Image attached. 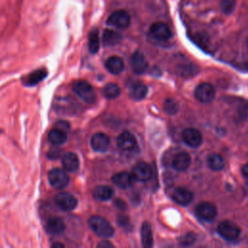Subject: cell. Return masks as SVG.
<instances>
[{"mask_svg":"<svg viewBox=\"0 0 248 248\" xmlns=\"http://www.w3.org/2000/svg\"><path fill=\"white\" fill-rule=\"evenodd\" d=\"M88 225L90 229L100 237L108 238L114 234V229L112 225L104 217L92 216L88 220Z\"/></svg>","mask_w":248,"mask_h":248,"instance_id":"cell-1","label":"cell"},{"mask_svg":"<svg viewBox=\"0 0 248 248\" xmlns=\"http://www.w3.org/2000/svg\"><path fill=\"white\" fill-rule=\"evenodd\" d=\"M73 91L85 103L93 104L96 101V93L89 82L78 80L73 85Z\"/></svg>","mask_w":248,"mask_h":248,"instance_id":"cell-2","label":"cell"},{"mask_svg":"<svg viewBox=\"0 0 248 248\" xmlns=\"http://www.w3.org/2000/svg\"><path fill=\"white\" fill-rule=\"evenodd\" d=\"M217 232L221 237L228 241L235 240L240 235V228L229 220L220 222L217 227Z\"/></svg>","mask_w":248,"mask_h":248,"instance_id":"cell-3","label":"cell"},{"mask_svg":"<svg viewBox=\"0 0 248 248\" xmlns=\"http://www.w3.org/2000/svg\"><path fill=\"white\" fill-rule=\"evenodd\" d=\"M47 177H48L49 184L55 189L65 188L70 181L67 170L60 168H55L50 170L47 174Z\"/></svg>","mask_w":248,"mask_h":248,"instance_id":"cell-4","label":"cell"},{"mask_svg":"<svg viewBox=\"0 0 248 248\" xmlns=\"http://www.w3.org/2000/svg\"><path fill=\"white\" fill-rule=\"evenodd\" d=\"M107 24L118 29H125L130 25V16L124 10H117L108 16Z\"/></svg>","mask_w":248,"mask_h":248,"instance_id":"cell-5","label":"cell"},{"mask_svg":"<svg viewBox=\"0 0 248 248\" xmlns=\"http://www.w3.org/2000/svg\"><path fill=\"white\" fill-rule=\"evenodd\" d=\"M195 213L200 219L209 222L215 219L217 215V208L211 202H202L196 205Z\"/></svg>","mask_w":248,"mask_h":248,"instance_id":"cell-6","label":"cell"},{"mask_svg":"<svg viewBox=\"0 0 248 248\" xmlns=\"http://www.w3.org/2000/svg\"><path fill=\"white\" fill-rule=\"evenodd\" d=\"M195 97L201 103H210L215 97V89L208 82L200 83L195 89Z\"/></svg>","mask_w":248,"mask_h":248,"instance_id":"cell-7","label":"cell"},{"mask_svg":"<svg viewBox=\"0 0 248 248\" xmlns=\"http://www.w3.org/2000/svg\"><path fill=\"white\" fill-rule=\"evenodd\" d=\"M54 201L56 205L64 211H71L78 205L77 198L67 192H61L57 194L54 198Z\"/></svg>","mask_w":248,"mask_h":248,"instance_id":"cell-8","label":"cell"},{"mask_svg":"<svg viewBox=\"0 0 248 248\" xmlns=\"http://www.w3.org/2000/svg\"><path fill=\"white\" fill-rule=\"evenodd\" d=\"M149 35L157 41H167L171 36V30L164 22H155L149 28Z\"/></svg>","mask_w":248,"mask_h":248,"instance_id":"cell-9","label":"cell"},{"mask_svg":"<svg viewBox=\"0 0 248 248\" xmlns=\"http://www.w3.org/2000/svg\"><path fill=\"white\" fill-rule=\"evenodd\" d=\"M182 140L188 146L197 148L202 142V135L196 128H187L182 132Z\"/></svg>","mask_w":248,"mask_h":248,"instance_id":"cell-10","label":"cell"},{"mask_svg":"<svg viewBox=\"0 0 248 248\" xmlns=\"http://www.w3.org/2000/svg\"><path fill=\"white\" fill-rule=\"evenodd\" d=\"M131 67L134 73L141 75L147 71L148 63L145 59V56L140 50H137L133 53L131 57Z\"/></svg>","mask_w":248,"mask_h":248,"instance_id":"cell-11","label":"cell"},{"mask_svg":"<svg viewBox=\"0 0 248 248\" xmlns=\"http://www.w3.org/2000/svg\"><path fill=\"white\" fill-rule=\"evenodd\" d=\"M132 175L135 178V180L147 181L151 178L152 175L151 167L147 163L140 162L133 168Z\"/></svg>","mask_w":248,"mask_h":248,"instance_id":"cell-12","label":"cell"},{"mask_svg":"<svg viewBox=\"0 0 248 248\" xmlns=\"http://www.w3.org/2000/svg\"><path fill=\"white\" fill-rule=\"evenodd\" d=\"M110 143L109 138L104 133H96L92 136L90 144L93 150L97 152H105L108 149Z\"/></svg>","mask_w":248,"mask_h":248,"instance_id":"cell-13","label":"cell"},{"mask_svg":"<svg viewBox=\"0 0 248 248\" xmlns=\"http://www.w3.org/2000/svg\"><path fill=\"white\" fill-rule=\"evenodd\" d=\"M116 143L120 149L125 151H130L136 147L137 140L135 136L131 132L124 131L117 137Z\"/></svg>","mask_w":248,"mask_h":248,"instance_id":"cell-14","label":"cell"},{"mask_svg":"<svg viewBox=\"0 0 248 248\" xmlns=\"http://www.w3.org/2000/svg\"><path fill=\"white\" fill-rule=\"evenodd\" d=\"M172 199L180 205H187L193 201L194 195L190 190L183 187H178L172 192Z\"/></svg>","mask_w":248,"mask_h":248,"instance_id":"cell-15","label":"cell"},{"mask_svg":"<svg viewBox=\"0 0 248 248\" xmlns=\"http://www.w3.org/2000/svg\"><path fill=\"white\" fill-rule=\"evenodd\" d=\"M191 165V157L187 152H179L177 153L172 161L171 166L177 171H184L186 170Z\"/></svg>","mask_w":248,"mask_h":248,"instance_id":"cell-16","label":"cell"},{"mask_svg":"<svg viewBox=\"0 0 248 248\" xmlns=\"http://www.w3.org/2000/svg\"><path fill=\"white\" fill-rule=\"evenodd\" d=\"M111 181L117 187L121 189H127L133 185L135 178L133 177L132 173H129L127 171H121L113 174L111 177Z\"/></svg>","mask_w":248,"mask_h":248,"instance_id":"cell-17","label":"cell"},{"mask_svg":"<svg viewBox=\"0 0 248 248\" xmlns=\"http://www.w3.org/2000/svg\"><path fill=\"white\" fill-rule=\"evenodd\" d=\"M62 166L63 169L70 172H75L79 168V160L76 153L68 152L65 153L62 157Z\"/></svg>","mask_w":248,"mask_h":248,"instance_id":"cell-18","label":"cell"},{"mask_svg":"<svg viewBox=\"0 0 248 248\" xmlns=\"http://www.w3.org/2000/svg\"><path fill=\"white\" fill-rule=\"evenodd\" d=\"M46 229L48 233L53 235H59L63 233L66 229L64 221L59 217H51L46 221Z\"/></svg>","mask_w":248,"mask_h":248,"instance_id":"cell-19","label":"cell"},{"mask_svg":"<svg viewBox=\"0 0 248 248\" xmlns=\"http://www.w3.org/2000/svg\"><path fill=\"white\" fill-rule=\"evenodd\" d=\"M140 239L141 245L145 248H151L153 246V234L151 225L145 221L142 223L140 228Z\"/></svg>","mask_w":248,"mask_h":248,"instance_id":"cell-20","label":"cell"},{"mask_svg":"<svg viewBox=\"0 0 248 248\" xmlns=\"http://www.w3.org/2000/svg\"><path fill=\"white\" fill-rule=\"evenodd\" d=\"M129 94L130 97L135 100V101H140L143 98H145L146 94H147V87L145 84H143L142 82L137 81L135 83H133L130 86L129 89Z\"/></svg>","mask_w":248,"mask_h":248,"instance_id":"cell-21","label":"cell"},{"mask_svg":"<svg viewBox=\"0 0 248 248\" xmlns=\"http://www.w3.org/2000/svg\"><path fill=\"white\" fill-rule=\"evenodd\" d=\"M47 139L50 143H52L54 146H59L62 145L66 142L67 140V133L66 131L59 129V128H54L50 130V132L47 135Z\"/></svg>","mask_w":248,"mask_h":248,"instance_id":"cell-22","label":"cell"},{"mask_svg":"<svg viewBox=\"0 0 248 248\" xmlns=\"http://www.w3.org/2000/svg\"><path fill=\"white\" fill-rule=\"evenodd\" d=\"M107 70L114 75L120 74L124 70V62L119 56H110L106 61Z\"/></svg>","mask_w":248,"mask_h":248,"instance_id":"cell-23","label":"cell"},{"mask_svg":"<svg viewBox=\"0 0 248 248\" xmlns=\"http://www.w3.org/2000/svg\"><path fill=\"white\" fill-rule=\"evenodd\" d=\"M122 39V36L120 33L111 30V29H106L103 32L102 36V42L106 46H111L114 45H117Z\"/></svg>","mask_w":248,"mask_h":248,"instance_id":"cell-24","label":"cell"},{"mask_svg":"<svg viewBox=\"0 0 248 248\" xmlns=\"http://www.w3.org/2000/svg\"><path fill=\"white\" fill-rule=\"evenodd\" d=\"M93 196L99 201H108L113 196V189L108 185H100L94 189Z\"/></svg>","mask_w":248,"mask_h":248,"instance_id":"cell-25","label":"cell"},{"mask_svg":"<svg viewBox=\"0 0 248 248\" xmlns=\"http://www.w3.org/2000/svg\"><path fill=\"white\" fill-rule=\"evenodd\" d=\"M46 75H47V72L45 69H38V70L34 71L33 73L29 74L27 77H25L23 82L29 86L35 85V84L39 83L40 81H42L46 78Z\"/></svg>","mask_w":248,"mask_h":248,"instance_id":"cell-26","label":"cell"},{"mask_svg":"<svg viewBox=\"0 0 248 248\" xmlns=\"http://www.w3.org/2000/svg\"><path fill=\"white\" fill-rule=\"evenodd\" d=\"M207 165L212 170L218 171L225 167V160L221 155L213 153L207 157Z\"/></svg>","mask_w":248,"mask_h":248,"instance_id":"cell-27","label":"cell"},{"mask_svg":"<svg viewBox=\"0 0 248 248\" xmlns=\"http://www.w3.org/2000/svg\"><path fill=\"white\" fill-rule=\"evenodd\" d=\"M88 48L91 53L98 52L100 48V38L97 29H93L88 36Z\"/></svg>","mask_w":248,"mask_h":248,"instance_id":"cell-28","label":"cell"},{"mask_svg":"<svg viewBox=\"0 0 248 248\" xmlns=\"http://www.w3.org/2000/svg\"><path fill=\"white\" fill-rule=\"evenodd\" d=\"M103 94L108 99H114L120 95V88L116 83H108L103 88Z\"/></svg>","mask_w":248,"mask_h":248,"instance_id":"cell-29","label":"cell"},{"mask_svg":"<svg viewBox=\"0 0 248 248\" xmlns=\"http://www.w3.org/2000/svg\"><path fill=\"white\" fill-rule=\"evenodd\" d=\"M178 108H179L178 103L173 99H167L164 103V109L169 114L176 113Z\"/></svg>","mask_w":248,"mask_h":248,"instance_id":"cell-30","label":"cell"},{"mask_svg":"<svg viewBox=\"0 0 248 248\" xmlns=\"http://www.w3.org/2000/svg\"><path fill=\"white\" fill-rule=\"evenodd\" d=\"M195 240H196V235L193 232H187L179 237L178 242L180 245L189 246V245H192L195 242Z\"/></svg>","mask_w":248,"mask_h":248,"instance_id":"cell-31","label":"cell"},{"mask_svg":"<svg viewBox=\"0 0 248 248\" xmlns=\"http://www.w3.org/2000/svg\"><path fill=\"white\" fill-rule=\"evenodd\" d=\"M234 8H235L234 0H222L221 1V9L225 14L229 15V14L232 13Z\"/></svg>","mask_w":248,"mask_h":248,"instance_id":"cell-32","label":"cell"},{"mask_svg":"<svg viewBox=\"0 0 248 248\" xmlns=\"http://www.w3.org/2000/svg\"><path fill=\"white\" fill-rule=\"evenodd\" d=\"M61 154H62V151L59 147H53L48 151L47 157L50 159H57Z\"/></svg>","mask_w":248,"mask_h":248,"instance_id":"cell-33","label":"cell"},{"mask_svg":"<svg viewBox=\"0 0 248 248\" xmlns=\"http://www.w3.org/2000/svg\"><path fill=\"white\" fill-rule=\"evenodd\" d=\"M56 128H59V129H62L64 131H67L69 128H70V125L68 122H65V121H58L56 123Z\"/></svg>","mask_w":248,"mask_h":248,"instance_id":"cell-34","label":"cell"},{"mask_svg":"<svg viewBox=\"0 0 248 248\" xmlns=\"http://www.w3.org/2000/svg\"><path fill=\"white\" fill-rule=\"evenodd\" d=\"M98 247H101V248H112L113 244L110 243L108 240H103V241H101L98 244Z\"/></svg>","mask_w":248,"mask_h":248,"instance_id":"cell-35","label":"cell"},{"mask_svg":"<svg viewBox=\"0 0 248 248\" xmlns=\"http://www.w3.org/2000/svg\"><path fill=\"white\" fill-rule=\"evenodd\" d=\"M241 171H242L243 176H244V177H246V178L248 179V163H247V164H245V165L242 167Z\"/></svg>","mask_w":248,"mask_h":248,"instance_id":"cell-36","label":"cell"},{"mask_svg":"<svg viewBox=\"0 0 248 248\" xmlns=\"http://www.w3.org/2000/svg\"><path fill=\"white\" fill-rule=\"evenodd\" d=\"M64 245L63 244H61V243H54V244H52V247H63Z\"/></svg>","mask_w":248,"mask_h":248,"instance_id":"cell-37","label":"cell"},{"mask_svg":"<svg viewBox=\"0 0 248 248\" xmlns=\"http://www.w3.org/2000/svg\"><path fill=\"white\" fill-rule=\"evenodd\" d=\"M247 48H248V41H247Z\"/></svg>","mask_w":248,"mask_h":248,"instance_id":"cell-38","label":"cell"}]
</instances>
